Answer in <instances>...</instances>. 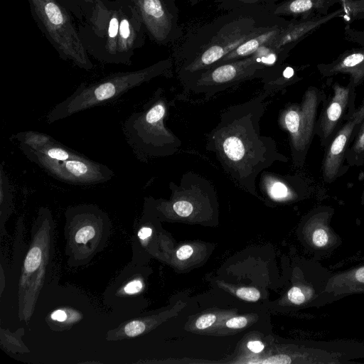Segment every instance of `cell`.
Instances as JSON below:
<instances>
[{
	"label": "cell",
	"instance_id": "obj_1",
	"mask_svg": "<svg viewBox=\"0 0 364 364\" xmlns=\"http://www.w3.org/2000/svg\"><path fill=\"white\" fill-rule=\"evenodd\" d=\"M269 94L265 91L227 107L207 137V150L215 154L225 172L238 187L254 195L259 175L276 161H288L272 138L261 134L260 120Z\"/></svg>",
	"mask_w": 364,
	"mask_h": 364
},
{
	"label": "cell",
	"instance_id": "obj_2",
	"mask_svg": "<svg viewBox=\"0 0 364 364\" xmlns=\"http://www.w3.org/2000/svg\"><path fill=\"white\" fill-rule=\"evenodd\" d=\"M289 20L264 6H246L226 11L188 33L174 53L181 82L206 70L252 37L286 26Z\"/></svg>",
	"mask_w": 364,
	"mask_h": 364
},
{
	"label": "cell",
	"instance_id": "obj_3",
	"mask_svg": "<svg viewBox=\"0 0 364 364\" xmlns=\"http://www.w3.org/2000/svg\"><path fill=\"white\" fill-rule=\"evenodd\" d=\"M82 18L77 30L87 53L100 62L119 64L122 31L137 15L127 0H75Z\"/></svg>",
	"mask_w": 364,
	"mask_h": 364
},
{
	"label": "cell",
	"instance_id": "obj_4",
	"mask_svg": "<svg viewBox=\"0 0 364 364\" xmlns=\"http://www.w3.org/2000/svg\"><path fill=\"white\" fill-rule=\"evenodd\" d=\"M290 51L265 44L247 57L214 65L181 83L185 90L206 99L246 80L261 78L265 83L279 73Z\"/></svg>",
	"mask_w": 364,
	"mask_h": 364
},
{
	"label": "cell",
	"instance_id": "obj_5",
	"mask_svg": "<svg viewBox=\"0 0 364 364\" xmlns=\"http://www.w3.org/2000/svg\"><path fill=\"white\" fill-rule=\"evenodd\" d=\"M173 61L166 58L144 68L109 75L95 82L81 83L71 95L47 114L48 124L118 98L128 90L159 77L171 75Z\"/></svg>",
	"mask_w": 364,
	"mask_h": 364
},
{
	"label": "cell",
	"instance_id": "obj_6",
	"mask_svg": "<svg viewBox=\"0 0 364 364\" xmlns=\"http://www.w3.org/2000/svg\"><path fill=\"white\" fill-rule=\"evenodd\" d=\"M169 107L159 88L141 111L132 113L124 122L123 132L126 140L141 161L169 156L178 151L180 139L164 123Z\"/></svg>",
	"mask_w": 364,
	"mask_h": 364
},
{
	"label": "cell",
	"instance_id": "obj_7",
	"mask_svg": "<svg viewBox=\"0 0 364 364\" xmlns=\"http://www.w3.org/2000/svg\"><path fill=\"white\" fill-rule=\"evenodd\" d=\"M33 18L60 58L85 70L92 69L70 11L59 0H28Z\"/></svg>",
	"mask_w": 364,
	"mask_h": 364
},
{
	"label": "cell",
	"instance_id": "obj_8",
	"mask_svg": "<svg viewBox=\"0 0 364 364\" xmlns=\"http://www.w3.org/2000/svg\"><path fill=\"white\" fill-rule=\"evenodd\" d=\"M325 95L318 88L310 87L299 104L287 106L281 113L279 124L289 135L295 165L302 166L315 134L316 117Z\"/></svg>",
	"mask_w": 364,
	"mask_h": 364
},
{
	"label": "cell",
	"instance_id": "obj_9",
	"mask_svg": "<svg viewBox=\"0 0 364 364\" xmlns=\"http://www.w3.org/2000/svg\"><path fill=\"white\" fill-rule=\"evenodd\" d=\"M136 10L149 39L160 46L183 36L176 0H127Z\"/></svg>",
	"mask_w": 364,
	"mask_h": 364
},
{
	"label": "cell",
	"instance_id": "obj_10",
	"mask_svg": "<svg viewBox=\"0 0 364 364\" xmlns=\"http://www.w3.org/2000/svg\"><path fill=\"white\" fill-rule=\"evenodd\" d=\"M31 161L59 180L75 184L95 185L112 178L114 172L107 166L77 154L66 160L52 159L27 149H21Z\"/></svg>",
	"mask_w": 364,
	"mask_h": 364
},
{
	"label": "cell",
	"instance_id": "obj_11",
	"mask_svg": "<svg viewBox=\"0 0 364 364\" xmlns=\"http://www.w3.org/2000/svg\"><path fill=\"white\" fill-rule=\"evenodd\" d=\"M355 87L349 82L343 86L338 82L333 85V95L323 106L318 121L316 124L315 134L326 145L333 135L334 131L346 116L349 106L354 105Z\"/></svg>",
	"mask_w": 364,
	"mask_h": 364
},
{
	"label": "cell",
	"instance_id": "obj_12",
	"mask_svg": "<svg viewBox=\"0 0 364 364\" xmlns=\"http://www.w3.org/2000/svg\"><path fill=\"white\" fill-rule=\"evenodd\" d=\"M343 16V11L339 8L323 16L308 18H292L288 25L266 45L276 49L292 50L300 41L320 26Z\"/></svg>",
	"mask_w": 364,
	"mask_h": 364
},
{
	"label": "cell",
	"instance_id": "obj_13",
	"mask_svg": "<svg viewBox=\"0 0 364 364\" xmlns=\"http://www.w3.org/2000/svg\"><path fill=\"white\" fill-rule=\"evenodd\" d=\"M357 127L354 120L348 119L331 140L322 165L323 178L326 183L333 182L343 174L346 151Z\"/></svg>",
	"mask_w": 364,
	"mask_h": 364
},
{
	"label": "cell",
	"instance_id": "obj_14",
	"mask_svg": "<svg viewBox=\"0 0 364 364\" xmlns=\"http://www.w3.org/2000/svg\"><path fill=\"white\" fill-rule=\"evenodd\" d=\"M317 69L323 77L348 74L356 87L364 82V47L346 50L332 62L317 65Z\"/></svg>",
	"mask_w": 364,
	"mask_h": 364
},
{
	"label": "cell",
	"instance_id": "obj_15",
	"mask_svg": "<svg viewBox=\"0 0 364 364\" xmlns=\"http://www.w3.org/2000/svg\"><path fill=\"white\" fill-rule=\"evenodd\" d=\"M339 0H286L267 6L274 14L294 18H308L328 14Z\"/></svg>",
	"mask_w": 364,
	"mask_h": 364
},
{
	"label": "cell",
	"instance_id": "obj_16",
	"mask_svg": "<svg viewBox=\"0 0 364 364\" xmlns=\"http://www.w3.org/2000/svg\"><path fill=\"white\" fill-rule=\"evenodd\" d=\"M287 25L274 28L269 31H264L260 33L259 35L250 38V39L245 41L242 44H240L231 53H230L228 55H227L225 57L219 60L213 66L225 62L243 58L252 55L255 51H257L261 46L267 44L269 41L273 39Z\"/></svg>",
	"mask_w": 364,
	"mask_h": 364
},
{
	"label": "cell",
	"instance_id": "obj_17",
	"mask_svg": "<svg viewBox=\"0 0 364 364\" xmlns=\"http://www.w3.org/2000/svg\"><path fill=\"white\" fill-rule=\"evenodd\" d=\"M259 187L274 200H288L295 194L292 184L288 179L271 172L261 173Z\"/></svg>",
	"mask_w": 364,
	"mask_h": 364
},
{
	"label": "cell",
	"instance_id": "obj_18",
	"mask_svg": "<svg viewBox=\"0 0 364 364\" xmlns=\"http://www.w3.org/2000/svg\"><path fill=\"white\" fill-rule=\"evenodd\" d=\"M355 130L346 151L345 161L348 166H358L364 164V119Z\"/></svg>",
	"mask_w": 364,
	"mask_h": 364
},
{
	"label": "cell",
	"instance_id": "obj_19",
	"mask_svg": "<svg viewBox=\"0 0 364 364\" xmlns=\"http://www.w3.org/2000/svg\"><path fill=\"white\" fill-rule=\"evenodd\" d=\"M347 23L364 19V0H339Z\"/></svg>",
	"mask_w": 364,
	"mask_h": 364
},
{
	"label": "cell",
	"instance_id": "obj_20",
	"mask_svg": "<svg viewBox=\"0 0 364 364\" xmlns=\"http://www.w3.org/2000/svg\"><path fill=\"white\" fill-rule=\"evenodd\" d=\"M286 0H215L217 7L223 11H228L238 7L246 6H269Z\"/></svg>",
	"mask_w": 364,
	"mask_h": 364
},
{
	"label": "cell",
	"instance_id": "obj_21",
	"mask_svg": "<svg viewBox=\"0 0 364 364\" xmlns=\"http://www.w3.org/2000/svg\"><path fill=\"white\" fill-rule=\"evenodd\" d=\"M363 26L360 28L352 27L350 23H346L344 26V37L348 42L364 47V19Z\"/></svg>",
	"mask_w": 364,
	"mask_h": 364
},
{
	"label": "cell",
	"instance_id": "obj_22",
	"mask_svg": "<svg viewBox=\"0 0 364 364\" xmlns=\"http://www.w3.org/2000/svg\"><path fill=\"white\" fill-rule=\"evenodd\" d=\"M41 262V250L39 247H31L24 262V269L27 272H35Z\"/></svg>",
	"mask_w": 364,
	"mask_h": 364
},
{
	"label": "cell",
	"instance_id": "obj_23",
	"mask_svg": "<svg viewBox=\"0 0 364 364\" xmlns=\"http://www.w3.org/2000/svg\"><path fill=\"white\" fill-rule=\"evenodd\" d=\"M172 207L173 211L181 217H188L193 210V204L186 199L175 201Z\"/></svg>",
	"mask_w": 364,
	"mask_h": 364
},
{
	"label": "cell",
	"instance_id": "obj_24",
	"mask_svg": "<svg viewBox=\"0 0 364 364\" xmlns=\"http://www.w3.org/2000/svg\"><path fill=\"white\" fill-rule=\"evenodd\" d=\"M236 295L239 298L248 301H257L260 297L259 291L253 287L240 288L237 290Z\"/></svg>",
	"mask_w": 364,
	"mask_h": 364
},
{
	"label": "cell",
	"instance_id": "obj_25",
	"mask_svg": "<svg viewBox=\"0 0 364 364\" xmlns=\"http://www.w3.org/2000/svg\"><path fill=\"white\" fill-rule=\"evenodd\" d=\"M95 235V230L91 225L83 226L76 232L75 240L77 243H87L88 240Z\"/></svg>",
	"mask_w": 364,
	"mask_h": 364
},
{
	"label": "cell",
	"instance_id": "obj_26",
	"mask_svg": "<svg viewBox=\"0 0 364 364\" xmlns=\"http://www.w3.org/2000/svg\"><path fill=\"white\" fill-rule=\"evenodd\" d=\"M145 330V325L143 322L135 320L132 321L124 327V331L128 336L133 337L143 333Z\"/></svg>",
	"mask_w": 364,
	"mask_h": 364
},
{
	"label": "cell",
	"instance_id": "obj_27",
	"mask_svg": "<svg viewBox=\"0 0 364 364\" xmlns=\"http://www.w3.org/2000/svg\"><path fill=\"white\" fill-rule=\"evenodd\" d=\"M312 241L317 247H323L328 242V235L323 228L316 229L312 235Z\"/></svg>",
	"mask_w": 364,
	"mask_h": 364
},
{
	"label": "cell",
	"instance_id": "obj_28",
	"mask_svg": "<svg viewBox=\"0 0 364 364\" xmlns=\"http://www.w3.org/2000/svg\"><path fill=\"white\" fill-rule=\"evenodd\" d=\"M287 296L291 303L297 305L302 304L305 301L304 294L301 289L297 287H291L287 293Z\"/></svg>",
	"mask_w": 364,
	"mask_h": 364
},
{
	"label": "cell",
	"instance_id": "obj_29",
	"mask_svg": "<svg viewBox=\"0 0 364 364\" xmlns=\"http://www.w3.org/2000/svg\"><path fill=\"white\" fill-rule=\"evenodd\" d=\"M216 320V316L213 314H204L200 316L196 321V327L202 330L212 326Z\"/></svg>",
	"mask_w": 364,
	"mask_h": 364
},
{
	"label": "cell",
	"instance_id": "obj_30",
	"mask_svg": "<svg viewBox=\"0 0 364 364\" xmlns=\"http://www.w3.org/2000/svg\"><path fill=\"white\" fill-rule=\"evenodd\" d=\"M255 363H269V364H288L291 363V358L286 355H277L267 358L261 361H256Z\"/></svg>",
	"mask_w": 364,
	"mask_h": 364
},
{
	"label": "cell",
	"instance_id": "obj_31",
	"mask_svg": "<svg viewBox=\"0 0 364 364\" xmlns=\"http://www.w3.org/2000/svg\"><path fill=\"white\" fill-rule=\"evenodd\" d=\"M80 21L82 18V14L80 7L75 0H59Z\"/></svg>",
	"mask_w": 364,
	"mask_h": 364
},
{
	"label": "cell",
	"instance_id": "obj_32",
	"mask_svg": "<svg viewBox=\"0 0 364 364\" xmlns=\"http://www.w3.org/2000/svg\"><path fill=\"white\" fill-rule=\"evenodd\" d=\"M143 284L139 279H134L127 283L124 287V291L129 294H136L141 290Z\"/></svg>",
	"mask_w": 364,
	"mask_h": 364
},
{
	"label": "cell",
	"instance_id": "obj_33",
	"mask_svg": "<svg viewBox=\"0 0 364 364\" xmlns=\"http://www.w3.org/2000/svg\"><path fill=\"white\" fill-rule=\"evenodd\" d=\"M225 324L230 328H242L247 324V320L244 316H237L227 321Z\"/></svg>",
	"mask_w": 364,
	"mask_h": 364
},
{
	"label": "cell",
	"instance_id": "obj_34",
	"mask_svg": "<svg viewBox=\"0 0 364 364\" xmlns=\"http://www.w3.org/2000/svg\"><path fill=\"white\" fill-rule=\"evenodd\" d=\"M348 119L354 120L357 125H359L362 122L364 119V100L362 105L353 111Z\"/></svg>",
	"mask_w": 364,
	"mask_h": 364
},
{
	"label": "cell",
	"instance_id": "obj_35",
	"mask_svg": "<svg viewBox=\"0 0 364 364\" xmlns=\"http://www.w3.org/2000/svg\"><path fill=\"white\" fill-rule=\"evenodd\" d=\"M193 252V248L190 245H183L177 250L176 257L180 260H184L189 258Z\"/></svg>",
	"mask_w": 364,
	"mask_h": 364
},
{
	"label": "cell",
	"instance_id": "obj_36",
	"mask_svg": "<svg viewBox=\"0 0 364 364\" xmlns=\"http://www.w3.org/2000/svg\"><path fill=\"white\" fill-rule=\"evenodd\" d=\"M247 346L252 352L255 353H260L264 348V344L260 341H250L247 343Z\"/></svg>",
	"mask_w": 364,
	"mask_h": 364
},
{
	"label": "cell",
	"instance_id": "obj_37",
	"mask_svg": "<svg viewBox=\"0 0 364 364\" xmlns=\"http://www.w3.org/2000/svg\"><path fill=\"white\" fill-rule=\"evenodd\" d=\"M50 317L53 320L57 321H64L67 318V314L63 310H57L53 311Z\"/></svg>",
	"mask_w": 364,
	"mask_h": 364
},
{
	"label": "cell",
	"instance_id": "obj_38",
	"mask_svg": "<svg viewBox=\"0 0 364 364\" xmlns=\"http://www.w3.org/2000/svg\"><path fill=\"white\" fill-rule=\"evenodd\" d=\"M152 233V230L151 228L149 227H143L141 228L139 232H138V237L142 240H144L149 237L151 236Z\"/></svg>",
	"mask_w": 364,
	"mask_h": 364
},
{
	"label": "cell",
	"instance_id": "obj_39",
	"mask_svg": "<svg viewBox=\"0 0 364 364\" xmlns=\"http://www.w3.org/2000/svg\"><path fill=\"white\" fill-rule=\"evenodd\" d=\"M355 278L358 282L364 283V267L358 269L355 272Z\"/></svg>",
	"mask_w": 364,
	"mask_h": 364
},
{
	"label": "cell",
	"instance_id": "obj_40",
	"mask_svg": "<svg viewBox=\"0 0 364 364\" xmlns=\"http://www.w3.org/2000/svg\"><path fill=\"white\" fill-rule=\"evenodd\" d=\"M188 2L191 4V6H195L198 4H199L200 2H202L205 0H187Z\"/></svg>",
	"mask_w": 364,
	"mask_h": 364
},
{
	"label": "cell",
	"instance_id": "obj_41",
	"mask_svg": "<svg viewBox=\"0 0 364 364\" xmlns=\"http://www.w3.org/2000/svg\"><path fill=\"white\" fill-rule=\"evenodd\" d=\"M362 203H364V188L362 194Z\"/></svg>",
	"mask_w": 364,
	"mask_h": 364
}]
</instances>
